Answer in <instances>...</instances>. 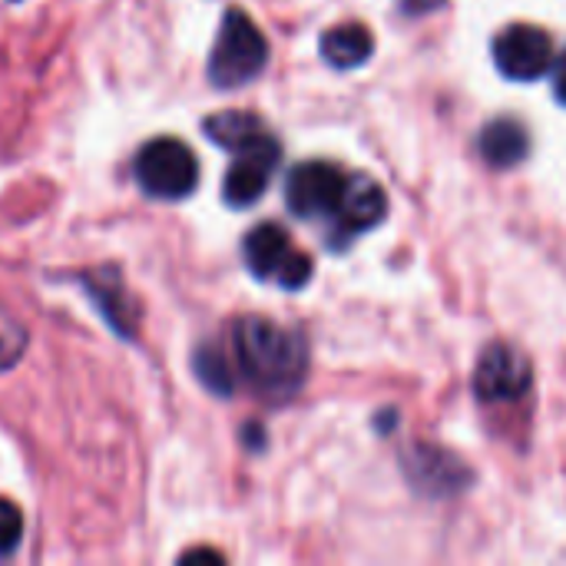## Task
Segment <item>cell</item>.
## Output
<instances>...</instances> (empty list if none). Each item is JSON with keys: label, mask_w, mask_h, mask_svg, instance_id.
Listing matches in <instances>:
<instances>
[{"label": "cell", "mask_w": 566, "mask_h": 566, "mask_svg": "<svg viewBox=\"0 0 566 566\" xmlns=\"http://www.w3.org/2000/svg\"><path fill=\"white\" fill-rule=\"evenodd\" d=\"M232 355L239 371L262 395H292L305 378V338L292 328L275 325L272 318L249 315L232 328Z\"/></svg>", "instance_id": "cell-1"}, {"label": "cell", "mask_w": 566, "mask_h": 566, "mask_svg": "<svg viewBox=\"0 0 566 566\" xmlns=\"http://www.w3.org/2000/svg\"><path fill=\"white\" fill-rule=\"evenodd\" d=\"M265 60H269V43H265L262 30L255 27V20L239 7L226 10L216 46L209 53L212 86H219V90L245 86L265 70Z\"/></svg>", "instance_id": "cell-2"}, {"label": "cell", "mask_w": 566, "mask_h": 566, "mask_svg": "<svg viewBox=\"0 0 566 566\" xmlns=\"http://www.w3.org/2000/svg\"><path fill=\"white\" fill-rule=\"evenodd\" d=\"M139 189L153 199H186L199 186V159L176 136H156L133 159Z\"/></svg>", "instance_id": "cell-3"}, {"label": "cell", "mask_w": 566, "mask_h": 566, "mask_svg": "<svg viewBox=\"0 0 566 566\" xmlns=\"http://www.w3.org/2000/svg\"><path fill=\"white\" fill-rule=\"evenodd\" d=\"M245 265L255 279L279 282L282 289H302L312 279V259L295 252L285 229L262 222L245 235Z\"/></svg>", "instance_id": "cell-4"}, {"label": "cell", "mask_w": 566, "mask_h": 566, "mask_svg": "<svg viewBox=\"0 0 566 566\" xmlns=\"http://www.w3.org/2000/svg\"><path fill=\"white\" fill-rule=\"evenodd\" d=\"M279 143L265 133L262 139L235 149V159L222 179V199L232 206V209H249L262 199V192L269 189V179H272V169L279 166Z\"/></svg>", "instance_id": "cell-5"}, {"label": "cell", "mask_w": 566, "mask_h": 566, "mask_svg": "<svg viewBox=\"0 0 566 566\" xmlns=\"http://www.w3.org/2000/svg\"><path fill=\"white\" fill-rule=\"evenodd\" d=\"M348 179L332 163H302L285 179V202L298 219L335 216Z\"/></svg>", "instance_id": "cell-6"}, {"label": "cell", "mask_w": 566, "mask_h": 566, "mask_svg": "<svg viewBox=\"0 0 566 566\" xmlns=\"http://www.w3.org/2000/svg\"><path fill=\"white\" fill-rule=\"evenodd\" d=\"M497 70L511 80H541L554 66V43L541 27L514 23L494 40Z\"/></svg>", "instance_id": "cell-7"}, {"label": "cell", "mask_w": 566, "mask_h": 566, "mask_svg": "<svg viewBox=\"0 0 566 566\" xmlns=\"http://www.w3.org/2000/svg\"><path fill=\"white\" fill-rule=\"evenodd\" d=\"M534 368L524 352L511 345H491L474 371V391L481 401H514L531 388Z\"/></svg>", "instance_id": "cell-8"}, {"label": "cell", "mask_w": 566, "mask_h": 566, "mask_svg": "<svg viewBox=\"0 0 566 566\" xmlns=\"http://www.w3.org/2000/svg\"><path fill=\"white\" fill-rule=\"evenodd\" d=\"M80 285H83V292L93 298V305L99 308V315L109 322V328H113L119 338H136V328H139V305H136L133 292L126 289L119 269L106 265V269L83 272V275H80Z\"/></svg>", "instance_id": "cell-9"}, {"label": "cell", "mask_w": 566, "mask_h": 566, "mask_svg": "<svg viewBox=\"0 0 566 566\" xmlns=\"http://www.w3.org/2000/svg\"><path fill=\"white\" fill-rule=\"evenodd\" d=\"M388 212V199H385V189L378 182H371L368 176H355L348 179L345 192H342V202L335 209V219H338V232L342 235H358L371 226H378Z\"/></svg>", "instance_id": "cell-10"}, {"label": "cell", "mask_w": 566, "mask_h": 566, "mask_svg": "<svg viewBox=\"0 0 566 566\" xmlns=\"http://www.w3.org/2000/svg\"><path fill=\"white\" fill-rule=\"evenodd\" d=\"M375 53V36L365 23H338L322 33V56L335 70L361 66Z\"/></svg>", "instance_id": "cell-11"}, {"label": "cell", "mask_w": 566, "mask_h": 566, "mask_svg": "<svg viewBox=\"0 0 566 566\" xmlns=\"http://www.w3.org/2000/svg\"><path fill=\"white\" fill-rule=\"evenodd\" d=\"M531 149V136L517 119H494L481 133V153L491 166H517Z\"/></svg>", "instance_id": "cell-12"}, {"label": "cell", "mask_w": 566, "mask_h": 566, "mask_svg": "<svg viewBox=\"0 0 566 566\" xmlns=\"http://www.w3.org/2000/svg\"><path fill=\"white\" fill-rule=\"evenodd\" d=\"M202 133H206L216 146H222V149L235 153V149H242V146H249V143L262 139V136H265V126H262V119H259L255 113H245V109H226V113L209 116V119L202 123Z\"/></svg>", "instance_id": "cell-13"}, {"label": "cell", "mask_w": 566, "mask_h": 566, "mask_svg": "<svg viewBox=\"0 0 566 566\" xmlns=\"http://www.w3.org/2000/svg\"><path fill=\"white\" fill-rule=\"evenodd\" d=\"M192 368H196L199 381H202L209 391H216V395H229V391H232V368H229L226 355H222L216 345H202V348L196 352Z\"/></svg>", "instance_id": "cell-14"}, {"label": "cell", "mask_w": 566, "mask_h": 566, "mask_svg": "<svg viewBox=\"0 0 566 566\" xmlns=\"http://www.w3.org/2000/svg\"><path fill=\"white\" fill-rule=\"evenodd\" d=\"M27 325L0 305V371H10L27 352Z\"/></svg>", "instance_id": "cell-15"}, {"label": "cell", "mask_w": 566, "mask_h": 566, "mask_svg": "<svg viewBox=\"0 0 566 566\" xmlns=\"http://www.w3.org/2000/svg\"><path fill=\"white\" fill-rule=\"evenodd\" d=\"M23 541V514L13 501L0 497V557H10Z\"/></svg>", "instance_id": "cell-16"}, {"label": "cell", "mask_w": 566, "mask_h": 566, "mask_svg": "<svg viewBox=\"0 0 566 566\" xmlns=\"http://www.w3.org/2000/svg\"><path fill=\"white\" fill-rule=\"evenodd\" d=\"M554 90H557L560 103H566V53L560 56V63L554 66Z\"/></svg>", "instance_id": "cell-17"}, {"label": "cell", "mask_w": 566, "mask_h": 566, "mask_svg": "<svg viewBox=\"0 0 566 566\" xmlns=\"http://www.w3.org/2000/svg\"><path fill=\"white\" fill-rule=\"evenodd\" d=\"M192 560H209V564H222V557L216 551H189L179 557V564H192Z\"/></svg>", "instance_id": "cell-18"}, {"label": "cell", "mask_w": 566, "mask_h": 566, "mask_svg": "<svg viewBox=\"0 0 566 566\" xmlns=\"http://www.w3.org/2000/svg\"><path fill=\"white\" fill-rule=\"evenodd\" d=\"M401 7H405L408 13H428V10L441 7V0H401Z\"/></svg>", "instance_id": "cell-19"}]
</instances>
